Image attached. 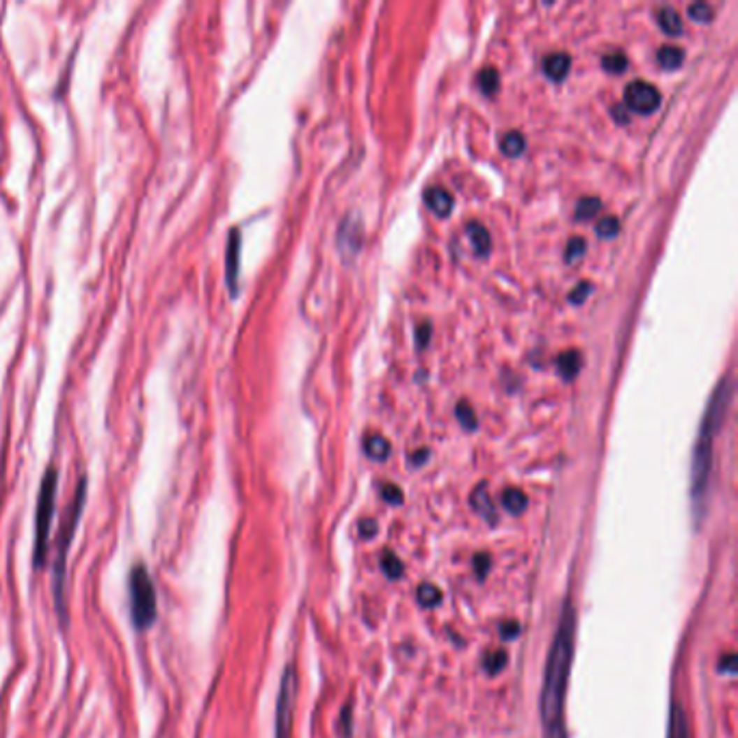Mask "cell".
I'll use <instances>...</instances> for the list:
<instances>
[{
    "label": "cell",
    "instance_id": "1",
    "mask_svg": "<svg viewBox=\"0 0 738 738\" xmlns=\"http://www.w3.org/2000/svg\"><path fill=\"white\" fill-rule=\"evenodd\" d=\"M576 613L570 602L563 604L552 647L546 663V678L542 690V721L544 738H565V695L574 660Z\"/></svg>",
    "mask_w": 738,
    "mask_h": 738
},
{
    "label": "cell",
    "instance_id": "2",
    "mask_svg": "<svg viewBox=\"0 0 738 738\" xmlns=\"http://www.w3.org/2000/svg\"><path fill=\"white\" fill-rule=\"evenodd\" d=\"M57 485L59 472L57 468H48L39 485L37 511H35V542H33V561L35 567H43L48 561L50 550V528L55 520V502H57Z\"/></svg>",
    "mask_w": 738,
    "mask_h": 738
},
{
    "label": "cell",
    "instance_id": "3",
    "mask_svg": "<svg viewBox=\"0 0 738 738\" xmlns=\"http://www.w3.org/2000/svg\"><path fill=\"white\" fill-rule=\"evenodd\" d=\"M85 496H87V481L80 479L74 502L67 509V518L63 522V528L59 533V542L55 546L57 558H55V600L59 607V615L65 619V574H67V554H70V546L74 540V533L80 520V513L85 507Z\"/></svg>",
    "mask_w": 738,
    "mask_h": 738
},
{
    "label": "cell",
    "instance_id": "4",
    "mask_svg": "<svg viewBox=\"0 0 738 738\" xmlns=\"http://www.w3.org/2000/svg\"><path fill=\"white\" fill-rule=\"evenodd\" d=\"M128 595H130V615L137 630H147L154 625L159 615V598L152 576L143 563H137L128 578Z\"/></svg>",
    "mask_w": 738,
    "mask_h": 738
},
{
    "label": "cell",
    "instance_id": "5",
    "mask_svg": "<svg viewBox=\"0 0 738 738\" xmlns=\"http://www.w3.org/2000/svg\"><path fill=\"white\" fill-rule=\"evenodd\" d=\"M295 693H297V674L293 665H286L282 684H280V697H277V712H275V738H290V725H293V706H295Z\"/></svg>",
    "mask_w": 738,
    "mask_h": 738
},
{
    "label": "cell",
    "instance_id": "6",
    "mask_svg": "<svg viewBox=\"0 0 738 738\" xmlns=\"http://www.w3.org/2000/svg\"><path fill=\"white\" fill-rule=\"evenodd\" d=\"M623 106L639 115H650L660 106V92L645 80H632L623 92Z\"/></svg>",
    "mask_w": 738,
    "mask_h": 738
},
{
    "label": "cell",
    "instance_id": "7",
    "mask_svg": "<svg viewBox=\"0 0 738 738\" xmlns=\"http://www.w3.org/2000/svg\"><path fill=\"white\" fill-rule=\"evenodd\" d=\"M338 247L345 258H353L362 247V223L355 217H347L338 230Z\"/></svg>",
    "mask_w": 738,
    "mask_h": 738
},
{
    "label": "cell",
    "instance_id": "8",
    "mask_svg": "<svg viewBox=\"0 0 738 738\" xmlns=\"http://www.w3.org/2000/svg\"><path fill=\"white\" fill-rule=\"evenodd\" d=\"M238 258H240V230L234 228L228 238V252H226V280L230 284V290L236 293V282H238Z\"/></svg>",
    "mask_w": 738,
    "mask_h": 738
},
{
    "label": "cell",
    "instance_id": "9",
    "mask_svg": "<svg viewBox=\"0 0 738 738\" xmlns=\"http://www.w3.org/2000/svg\"><path fill=\"white\" fill-rule=\"evenodd\" d=\"M424 201H427V206L431 208V212L442 217V219L449 217L453 212V206H455L453 195L446 189H442V187H431V189L424 191Z\"/></svg>",
    "mask_w": 738,
    "mask_h": 738
},
{
    "label": "cell",
    "instance_id": "10",
    "mask_svg": "<svg viewBox=\"0 0 738 738\" xmlns=\"http://www.w3.org/2000/svg\"><path fill=\"white\" fill-rule=\"evenodd\" d=\"M544 67V74L554 80V82H561L567 74H570V67H572V59L567 52H552L544 59L542 63Z\"/></svg>",
    "mask_w": 738,
    "mask_h": 738
},
{
    "label": "cell",
    "instance_id": "11",
    "mask_svg": "<svg viewBox=\"0 0 738 738\" xmlns=\"http://www.w3.org/2000/svg\"><path fill=\"white\" fill-rule=\"evenodd\" d=\"M667 738H690L688 717H686V712H684V708H682V704H680V702H674V704H671Z\"/></svg>",
    "mask_w": 738,
    "mask_h": 738
},
{
    "label": "cell",
    "instance_id": "12",
    "mask_svg": "<svg viewBox=\"0 0 738 738\" xmlns=\"http://www.w3.org/2000/svg\"><path fill=\"white\" fill-rule=\"evenodd\" d=\"M470 502H472L475 511L479 513V516H483L489 524L498 522V516H496V507L494 502H491L489 494H487V485L481 483L475 491H472V498H470Z\"/></svg>",
    "mask_w": 738,
    "mask_h": 738
},
{
    "label": "cell",
    "instance_id": "13",
    "mask_svg": "<svg viewBox=\"0 0 738 738\" xmlns=\"http://www.w3.org/2000/svg\"><path fill=\"white\" fill-rule=\"evenodd\" d=\"M580 366H583V355H580V351H576V349L563 351L556 357V370L565 382H570V379H574L578 375Z\"/></svg>",
    "mask_w": 738,
    "mask_h": 738
},
{
    "label": "cell",
    "instance_id": "14",
    "mask_svg": "<svg viewBox=\"0 0 738 738\" xmlns=\"http://www.w3.org/2000/svg\"><path fill=\"white\" fill-rule=\"evenodd\" d=\"M656 22H658V27H660L667 35L678 37V35H682V31H684L682 17H680V13H678L674 7H660V9L656 11Z\"/></svg>",
    "mask_w": 738,
    "mask_h": 738
},
{
    "label": "cell",
    "instance_id": "15",
    "mask_svg": "<svg viewBox=\"0 0 738 738\" xmlns=\"http://www.w3.org/2000/svg\"><path fill=\"white\" fill-rule=\"evenodd\" d=\"M468 236L472 240V247L477 256H487L491 249V240H489V232L481 226V223H468Z\"/></svg>",
    "mask_w": 738,
    "mask_h": 738
},
{
    "label": "cell",
    "instance_id": "16",
    "mask_svg": "<svg viewBox=\"0 0 738 738\" xmlns=\"http://www.w3.org/2000/svg\"><path fill=\"white\" fill-rule=\"evenodd\" d=\"M366 455L375 461H386L390 457V442L384 435H370L364 442Z\"/></svg>",
    "mask_w": 738,
    "mask_h": 738
},
{
    "label": "cell",
    "instance_id": "17",
    "mask_svg": "<svg viewBox=\"0 0 738 738\" xmlns=\"http://www.w3.org/2000/svg\"><path fill=\"white\" fill-rule=\"evenodd\" d=\"M526 505H528V498H526V494H524L522 489H516V487H513V489H505V494H502V507H505L509 513H513V516H520V513L526 509Z\"/></svg>",
    "mask_w": 738,
    "mask_h": 738
},
{
    "label": "cell",
    "instance_id": "18",
    "mask_svg": "<svg viewBox=\"0 0 738 738\" xmlns=\"http://www.w3.org/2000/svg\"><path fill=\"white\" fill-rule=\"evenodd\" d=\"M656 57L665 70H678V67L684 63V50L676 48V46H663Z\"/></svg>",
    "mask_w": 738,
    "mask_h": 738
},
{
    "label": "cell",
    "instance_id": "19",
    "mask_svg": "<svg viewBox=\"0 0 738 738\" xmlns=\"http://www.w3.org/2000/svg\"><path fill=\"white\" fill-rule=\"evenodd\" d=\"M526 147V141H524V134L518 132V130H511L507 132L502 141H500V150L507 154V156H520Z\"/></svg>",
    "mask_w": 738,
    "mask_h": 738
},
{
    "label": "cell",
    "instance_id": "20",
    "mask_svg": "<svg viewBox=\"0 0 738 738\" xmlns=\"http://www.w3.org/2000/svg\"><path fill=\"white\" fill-rule=\"evenodd\" d=\"M418 602L422 604V607H427V609H435L437 604L442 602V591L435 585H431V583H422L418 587Z\"/></svg>",
    "mask_w": 738,
    "mask_h": 738
},
{
    "label": "cell",
    "instance_id": "21",
    "mask_svg": "<svg viewBox=\"0 0 738 738\" xmlns=\"http://www.w3.org/2000/svg\"><path fill=\"white\" fill-rule=\"evenodd\" d=\"M602 210V201L598 197H583L576 204V219H593Z\"/></svg>",
    "mask_w": 738,
    "mask_h": 738
},
{
    "label": "cell",
    "instance_id": "22",
    "mask_svg": "<svg viewBox=\"0 0 738 738\" xmlns=\"http://www.w3.org/2000/svg\"><path fill=\"white\" fill-rule=\"evenodd\" d=\"M498 82H500V76H498V72L494 70V67H485V70L479 74V87H481V92L487 94V96L498 92Z\"/></svg>",
    "mask_w": 738,
    "mask_h": 738
},
{
    "label": "cell",
    "instance_id": "23",
    "mask_svg": "<svg viewBox=\"0 0 738 738\" xmlns=\"http://www.w3.org/2000/svg\"><path fill=\"white\" fill-rule=\"evenodd\" d=\"M505 665H507V654H505L502 650H491V652H487L485 658H483V667H485V671H487L489 676L500 674Z\"/></svg>",
    "mask_w": 738,
    "mask_h": 738
},
{
    "label": "cell",
    "instance_id": "24",
    "mask_svg": "<svg viewBox=\"0 0 738 738\" xmlns=\"http://www.w3.org/2000/svg\"><path fill=\"white\" fill-rule=\"evenodd\" d=\"M457 418H459L461 427H463L465 431H475V429L479 427V420H477V416H475V410H472V405H470L468 400H461L459 405H457Z\"/></svg>",
    "mask_w": 738,
    "mask_h": 738
},
{
    "label": "cell",
    "instance_id": "25",
    "mask_svg": "<svg viewBox=\"0 0 738 738\" xmlns=\"http://www.w3.org/2000/svg\"><path fill=\"white\" fill-rule=\"evenodd\" d=\"M602 67L611 74H619L623 72L625 67H628V57H625L623 52H611V55H604L602 57Z\"/></svg>",
    "mask_w": 738,
    "mask_h": 738
},
{
    "label": "cell",
    "instance_id": "26",
    "mask_svg": "<svg viewBox=\"0 0 738 738\" xmlns=\"http://www.w3.org/2000/svg\"><path fill=\"white\" fill-rule=\"evenodd\" d=\"M595 232H598L600 238H613V236H617V232H619V221H617V217L609 215V217L600 219L598 226H595Z\"/></svg>",
    "mask_w": 738,
    "mask_h": 738
},
{
    "label": "cell",
    "instance_id": "27",
    "mask_svg": "<svg viewBox=\"0 0 738 738\" xmlns=\"http://www.w3.org/2000/svg\"><path fill=\"white\" fill-rule=\"evenodd\" d=\"M382 567H384V572H386V576L388 578H392V580H396V578H400L403 576V563L398 561V558L394 556V554H384V558H382Z\"/></svg>",
    "mask_w": 738,
    "mask_h": 738
},
{
    "label": "cell",
    "instance_id": "28",
    "mask_svg": "<svg viewBox=\"0 0 738 738\" xmlns=\"http://www.w3.org/2000/svg\"><path fill=\"white\" fill-rule=\"evenodd\" d=\"M585 249H587V243H585V238L574 236V238L567 243V249H565V262H576L580 256L585 254Z\"/></svg>",
    "mask_w": 738,
    "mask_h": 738
},
{
    "label": "cell",
    "instance_id": "29",
    "mask_svg": "<svg viewBox=\"0 0 738 738\" xmlns=\"http://www.w3.org/2000/svg\"><path fill=\"white\" fill-rule=\"evenodd\" d=\"M686 11H688V17L695 22H708L712 17V7L706 3H690Z\"/></svg>",
    "mask_w": 738,
    "mask_h": 738
},
{
    "label": "cell",
    "instance_id": "30",
    "mask_svg": "<svg viewBox=\"0 0 738 738\" xmlns=\"http://www.w3.org/2000/svg\"><path fill=\"white\" fill-rule=\"evenodd\" d=\"M382 496H384L386 502H392V505H400L403 502V491L396 485H390V483L382 487Z\"/></svg>",
    "mask_w": 738,
    "mask_h": 738
},
{
    "label": "cell",
    "instance_id": "31",
    "mask_svg": "<svg viewBox=\"0 0 738 738\" xmlns=\"http://www.w3.org/2000/svg\"><path fill=\"white\" fill-rule=\"evenodd\" d=\"M589 290H591V284H589V282H580V284L572 290V293H570V301H572V303H583V301L587 299Z\"/></svg>",
    "mask_w": 738,
    "mask_h": 738
},
{
    "label": "cell",
    "instance_id": "32",
    "mask_svg": "<svg viewBox=\"0 0 738 738\" xmlns=\"http://www.w3.org/2000/svg\"><path fill=\"white\" fill-rule=\"evenodd\" d=\"M357 533L362 535V540H370V537L377 535V522L370 518H364L360 524H357Z\"/></svg>",
    "mask_w": 738,
    "mask_h": 738
},
{
    "label": "cell",
    "instance_id": "33",
    "mask_svg": "<svg viewBox=\"0 0 738 738\" xmlns=\"http://www.w3.org/2000/svg\"><path fill=\"white\" fill-rule=\"evenodd\" d=\"M489 563H491V558H489L487 552H481V554L475 556V570H477V576H479V578H485V574H487V570H489Z\"/></svg>",
    "mask_w": 738,
    "mask_h": 738
},
{
    "label": "cell",
    "instance_id": "34",
    "mask_svg": "<svg viewBox=\"0 0 738 738\" xmlns=\"http://www.w3.org/2000/svg\"><path fill=\"white\" fill-rule=\"evenodd\" d=\"M500 632L505 639H516L518 632H520V623L518 621H505L500 623Z\"/></svg>",
    "mask_w": 738,
    "mask_h": 738
},
{
    "label": "cell",
    "instance_id": "35",
    "mask_svg": "<svg viewBox=\"0 0 738 738\" xmlns=\"http://www.w3.org/2000/svg\"><path fill=\"white\" fill-rule=\"evenodd\" d=\"M429 335H431V327L422 323V325L418 327V347H420V349L429 345Z\"/></svg>",
    "mask_w": 738,
    "mask_h": 738
},
{
    "label": "cell",
    "instance_id": "36",
    "mask_svg": "<svg viewBox=\"0 0 738 738\" xmlns=\"http://www.w3.org/2000/svg\"><path fill=\"white\" fill-rule=\"evenodd\" d=\"M342 734L345 736H349L351 734V706H345V710H342Z\"/></svg>",
    "mask_w": 738,
    "mask_h": 738
},
{
    "label": "cell",
    "instance_id": "37",
    "mask_svg": "<svg viewBox=\"0 0 738 738\" xmlns=\"http://www.w3.org/2000/svg\"><path fill=\"white\" fill-rule=\"evenodd\" d=\"M719 669L725 671V674H732V671H734V654H725L723 663H719Z\"/></svg>",
    "mask_w": 738,
    "mask_h": 738
},
{
    "label": "cell",
    "instance_id": "38",
    "mask_svg": "<svg viewBox=\"0 0 738 738\" xmlns=\"http://www.w3.org/2000/svg\"><path fill=\"white\" fill-rule=\"evenodd\" d=\"M427 457H429V451H427V449H420L414 457H410V461H412L414 465H420V463H422L424 459H427Z\"/></svg>",
    "mask_w": 738,
    "mask_h": 738
},
{
    "label": "cell",
    "instance_id": "39",
    "mask_svg": "<svg viewBox=\"0 0 738 738\" xmlns=\"http://www.w3.org/2000/svg\"><path fill=\"white\" fill-rule=\"evenodd\" d=\"M623 108H625L623 104L613 108V115H615V117H619V122H621V124H623V122H628V115H625V110H623Z\"/></svg>",
    "mask_w": 738,
    "mask_h": 738
}]
</instances>
